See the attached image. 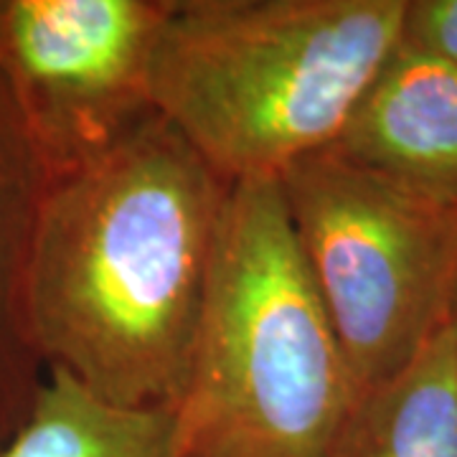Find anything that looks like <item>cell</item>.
<instances>
[{
	"label": "cell",
	"mask_w": 457,
	"mask_h": 457,
	"mask_svg": "<svg viewBox=\"0 0 457 457\" xmlns=\"http://www.w3.org/2000/svg\"><path fill=\"white\" fill-rule=\"evenodd\" d=\"M231 183L150 112L46 183L26 318L44 369L128 407L176 402Z\"/></svg>",
	"instance_id": "6da1fadb"
},
{
	"label": "cell",
	"mask_w": 457,
	"mask_h": 457,
	"mask_svg": "<svg viewBox=\"0 0 457 457\" xmlns=\"http://www.w3.org/2000/svg\"><path fill=\"white\" fill-rule=\"evenodd\" d=\"M407 0H176L150 104L227 183L336 145L402 44Z\"/></svg>",
	"instance_id": "7a4b0ae2"
},
{
	"label": "cell",
	"mask_w": 457,
	"mask_h": 457,
	"mask_svg": "<svg viewBox=\"0 0 457 457\" xmlns=\"http://www.w3.org/2000/svg\"><path fill=\"white\" fill-rule=\"evenodd\" d=\"M353 399L279 180L234 183L170 404L173 457H326Z\"/></svg>",
	"instance_id": "3957f363"
},
{
	"label": "cell",
	"mask_w": 457,
	"mask_h": 457,
	"mask_svg": "<svg viewBox=\"0 0 457 457\" xmlns=\"http://www.w3.org/2000/svg\"><path fill=\"white\" fill-rule=\"evenodd\" d=\"M278 180L356 394L392 378L453 326L457 204L417 194L330 147Z\"/></svg>",
	"instance_id": "277c9868"
},
{
	"label": "cell",
	"mask_w": 457,
	"mask_h": 457,
	"mask_svg": "<svg viewBox=\"0 0 457 457\" xmlns=\"http://www.w3.org/2000/svg\"><path fill=\"white\" fill-rule=\"evenodd\" d=\"M176 0H0V84L49 179L99 155L150 104Z\"/></svg>",
	"instance_id": "5b68a950"
},
{
	"label": "cell",
	"mask_w": 457,
	"mask_h": 457,
	"mask_svg": "<svg viewBox=\"0 0 457 457\" xmlns=\"http://www.w3.org/2000/svg\"><path fill=\"white\" fill-rule=\"evenodd\" d=\"M330 150L457 204V64L402 41Z\"/></svg>",
	"instance_id": "8992f818"
},
{
	"label": "cell",
	"mask_w": 457,
	"mask_h": 457,
	"mask_svg": "<svg viewBox=\"0 0 457 457\" xmlns=\"http://www.w3.org/2000/svg\"><path fill=\"white\" fill-rule=\"evenodd\" d=\"M49 173L0 84V447L26 420L46 369L26 318L33 228Z\"/></svg>",
	"instance_id": "52a82bcc"
},
{
	"label": "cell",
	"mask_w": 457,
	"mask_h": 457,
	"mask_svg": "<svg viewBox=\"0 0 457 457\" xmlns=\"http://www.w3.org/2000/svg\"><path fill=\"white\" fill-rule=\"evenodd\" d=\"M326 457H457V328L356 394Z\"/></svg>",
	"instance_id": "ba28073f"
},
{
	"label": "cell",
	"mask_w": 457,
	"mask_h": 457,
	"mask_svg": "<svg viewBox=\"0 0 457 457\" xmlns=\"http://www.w3.org/2000/svg\"><path fill=\"white\" fill-rule=\"evenodd\" d=\"M0 457H173L170 407L114 404L49 369Z\"/></svg>",
	"instance_id": "9c48e42d"
},
{
	"label": "cell",
	"mask_w": 457,
	"mask_h": 457,
	"mask_svg": "<svg viewBox=\"0 0 457 457\" xmlns=\"http://www.w3.org/2000/svg\"><path fill=\"white\" fill-rule=\"evenodd\" d=\"M402 41L457 64V0H407Z\"/></svg>",
	"instance_id": "30bf717a"
},
{
	"label": "cell",
	"mask_w": 457,
	"mask_h": 457,
	"mask_svg": "<svg viewBox=\"0 0 457 457\" xmlns=\"http://www.w3.org/2000/svg\"><path fill=\"white\" fill-rule=\"evenodd\" d=\"M453 326H457V282H455V295H453Z\"/></svg>",
	"instance_id": "8fae6325"
},
{
	"label": "cell",
	"mask_w": 457,
	"mask_h": 457,
	"mask_svg": "<svg viewBox=\"0 0 457 457\" xmlns=\"http://www.w3.org/2000/svg\"><path fill=\"white\" fill-rule=\"evenodd\" d=\"M455 328H457V326H455Z\"/></svg>",
	"instance_id": "7c38bea8"
}]
</instances>
